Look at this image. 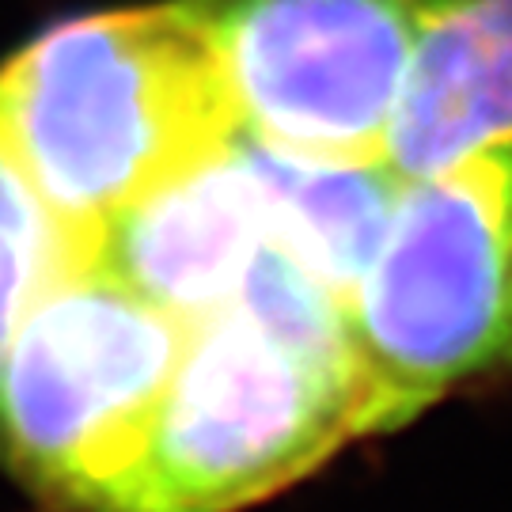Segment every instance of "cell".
Wrapping results in <instances>:
<instances>
[{
	"label": "cell",
	"instance_id": "1",
	"mask_svg": "<svg viewBox=\"0 0 512 512\" xmlns=\"http://www.w3.org/2000/svg\"><path fill=\"white\" fill-rule=\"evenodd\" d=\"M236 137L228 80L186 0L57 23L0 69V141L69 266L122 209Z\"/></svg>",
	"mask_w": 512,
	"mask_h": 512
},
{
	"label": "cell",
	"instance_id": "2",
	"mask_svg": "<svg viewBox=\"0 0 512 512\" xmlns=\"http://www.w3.org/2000/svg\"><path fill=\"white\" fill-rule=\"evenodd\" d=\"M368 437L349 334H308L243 300L186 330L137 456L95 512H236Z\"/></svg>",
	"mask_w": 512,
	"mask_h": 512
},
{
	"label": "cell",
	"instance_id": "3",
	"mask_svg": "<svg viewBox=\"0 0 512 512\" xmlns=\"http://www.w3.org/2000/svg\"><path fill=\"white\" fill-rule=\"evenodd\" d=\"M368 437L512 368V141L406 179L346 300Z\"/></svg>",
	"mask_w": 512,
	"mask_h": 512
},
{
	"label": "cell",
	"instance_id": "4",
	"mask_svg": "<svg viewBox=\"0 0 512 512\" xmlns=\"http://www.w3.org/2000/svg\"><path fill=\"white\" fill-rule=\"evenodd\" d=\"M186 330L103 266H65L4 353L0 456L95 512L137 456Z\"/></svg>",
	"mask_w": 512,
	"mask_h": 512
},
{
	"label": "cell",
	"instance_id": "5",
	"mask_svg": "<svg viewBox=\"0 0 512 512\" xmlns=\"http://www.w3.org/2000/svg\"><path fill=\"white\" fill-rule=\"evenodd\" d=\"M239 129L319 160H387L410 61L444 0H186Z\"/></svg>",
	"mask_w": 512,
	"mask_h": 512
},
{
	"label": "cell",
	"instance_id": "6",
	"mask_svg": "<svg viewBox=\"0 0 512 512\" xmlns=\"http://www.w3.org/2000/svg\"><path fill=\"white\" fill-rule=\"evenodd\" d=\"M266 243L262 190L236 137L122 209L95 239L88 262L194 327L236 304Z\"/></svg>",
	"mask_w": 512,
	"mask_h": 512
},
{
	"label": "cell",
	"instance_id": "7",
	"mask_svg": "<svg viewBox=\"0 0 512 512\" xmlns=\"http://www.w3.org/2000/svg\"><path fill=\"white\" fill-rule=\"evenodd\" d=\"M512 141V0H444L421 35L387 164L421 179Z\"/></svg>",
	"mask_w": 512,
	"mask_h": 512
},
{
	"label": "cell",
	"instance_id": "8",
	"mask_svg": "<svg viewBox=\"0 0 512 512\" xmlns=\"http://www.w3.org/2000/svg\"><path fill=\"white\" fill-rule=\"evenodd\" d=\"M262 190L270 247L342 308L384 243L403 175L387 160H319L239 133Z\"/></svg>",
	"mask_w": 512,
	"mask_h": 512
},
{
	"label": "cell",
	"instance_id": "9",
	"mask_svg": "<svg viewBox=\"0 0 512 512\" xmlns=\"http://www.w3.org/2000/svg\"><path fill=\"white\" fill-rule=\"evenodd\" d=\"M69 266V247L35 186L0 141V365L23 315Z\"/></svg>",
	"mask_w": 512,
	"mask_h": 512
}]
</instances>
